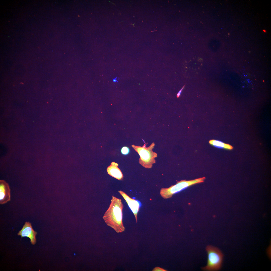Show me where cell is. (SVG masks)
<instances>
[{"label": "cell", "mask_w": 271, "mask_h": 271, "mask_svg": "<svg viewBox=\"0 0 271 271\" xmlns=\"http://www.w3.org/2000/svg\"><path fill=\"white\" fill-rule=\"evenodd\" d=\"M263 31L264 32H266V30H264H264H263Z\"/></svg>", "instance_id": "5bb4252c"}, {"label": "cell", "mask_w": 271, "mask_h": 271, "mask_svg": "<svg viewBox=\"0 0 271 271\" xmlns=\"http://www.w3.org/2000/svg\"><path fill=\"white\" fill-rule=\"evenodd\" d=\"M10 190L9 185L5 181L0 180V204H3L10 201Z\"/></svg>", "instance_id": "52a82bcc"}, {"label": "cell", "mask_w": 271, "mask_h": 271, "mask_svg": "<svg viewBox=\"0 0 271 271\" xmlns=\"http://www.w3.org/2000/svg\"><path fill=\"white\" fill-rule=\"evenodd\" d=\"M209 143L211 145L215 147L224 149L229 150H231L233 147L231 145L224 143L220 141L214 140H211L209 141Z\"/></svg>", "instance_id": "9c48e42d"}, {"label": "cell", "mask_w": 271, "mask_h": 271, "mask_svg": "<svg viewBox=\"0 0 271 271\" xmlns=\"http://www.w3.org/2000/svg\"><path fill=\"white\" fill-rule=\"evenodd\" d=\"M129 148L127 147H123L121 148V153L124 155H127L129 153Z\"/></svg>", "instance_id": "30bf717a"}, {"label": "cell", "mask_w": 271, "mask_h": 271, "mask_svg": "<svg viewBox=\"0 0 271 271\" xmlns=\"http://www.w3.org/2000/svg\"><path fill=\"white\" fill-rule=\"evenodd\" d=\"M205 177H202L190 180H181L176 184L167 188H162L160 192L161 196L164 199L171 197L172 195L183 189L197 183L204 182Z\"/></svg>", "instance_id": "277c9868"}, {"label": "cell", "mask_w": 271, "mask_h": 271, "mask_svg": "<svg viewBox=\"0 0 271 271\" xmlns=\"http://www.w3.org/2000/svg\"><path fill=\"white\" fill-rule=\"evenodd\" d=\"M113 81L114 82H117L116 78H115L113 80Z\"/></svg>", "instance_id": "4fadbf2b"}, {"label": "cell", "mask_w": 271, "mask_h": 271, "mask_svg": "<svg viewBox=\"0 0 271 271\" xmlns=\"http://www.w3.org/2000/svg\"><path fill=\"white\" fill-rule=\"evenodd\" d=\"M118 164L114 162H111L107 169L108 173L110 176L119 180L123 179V175L118 166Z\"/></svg>", "instance_id": "ba28073f"}, {"label": "cell", "mask_w": 271, "mask_h": 271, "mask_svg": "<svg viewBox=\"0 0 271 271\" xmlns=\"http://www.w3.org/2000/svg\"><path fill=\"white\" fill-rule=\"evenodd\" d=\"M118 191L125 199L133 214L137 223V214L141 205V203L138 200L131 198L123 191L120 190Z\"/></svg>", "instance_id": "8992f818"}, {"label": "cell", "mask_w": 271, "mask_h": 271, "mask_svg": "<svg viewBox=\"0 0 271 271\" xmlns=\"http://www.w3.org/2000/svg\"><path fill=\"white\" fill-rule=\"evenodd\" d=\"M208 254L207 265L203 267V270L215 271L219 270L221 267L223 255L221 251L218 248L209 245L206 247Z\"/></svg>", "instance_id": "3957f363"}, {"label": "cell", "mask_w": 271, "mask_h": 271, "mask_svg": "<svg viewBox=\"0 0 271 271\" xmlns=\"http://www.w3.org/2000/svg\"><path fill=\"white\" fill-rule=\"evenodd\" d=\"M123 207L121 199L112 196L109 208L103 217L106 224L117 233L125 230L122 222Z\"/></svg>", "instance_id": "6da1fadb"}, {"label": "cell", "mask_w": 271, "mask_h": 271, "mask_svg": "<svg viewBox=\"0 0 271 271\" xmlns=\"http://www.w3.org/2000/svg\"><path fill=\"white\" fill-rule=\"evenodd\" d=\"M153 271H167V270L163 268H160L159 267H157L154 268L152 270Z\"/></svg>", "instance_id": "8fae6325"}, {"label": "cell", "mask_w": 271, "mask_h": 271, "mask_svg": "<svg viewBox=\"0 0 271 271\" xmlns=\"http://www.w3.org/2000/svg\"><path fill=\"white\" fill-rule=\"evenodd\" d=\"M184 86H185V85H184L182 87V89L179 91L178 92L177 94V98H178L180 96V94H181V93L182 91V90H183V89L184 88Z\"/></svg>", "instance_id": "7c38bea8"}, {"label": "cell", "mask_w": 271, "mask_h": 271, "mask_svg": "<svg viewBox=\"0 0 271 271\" xmlns=\"http://www.w3.org/2000/svg\"><path fill=\"white\" fill-rule=\"evenodd\" d=\"M155 146L153 142L148 147L144 144L142 146L131 145L132 147L139 155L140 158L139 163L142 166L146 168H150L153 164L155 163V158L157 157L156 153L154 152L153 149Z\"/></svg>", "instance_id": "7a4b0ae2"}, {"label": "cell", "mask_w": 271, "mask_h": 271, "mask_svg": "<svg viewBox=\"0 0 271 271\" xmlns=\"http://www.w3.org/2000/svg\"><path fill=\"white\" fill-rule=\"evenodd\" d=\"M37 232L33 229L31 224L29 222H26L22 229L18 234L21 237H27L30 240V242L33 245L35 244L36 242V236Z\"/></svg>", "instance_id": "5b68a950"}]
</instances>
